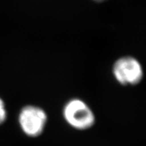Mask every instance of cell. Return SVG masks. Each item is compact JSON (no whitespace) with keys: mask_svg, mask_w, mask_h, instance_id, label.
<instances>
[{"mask_svg":"<svg viewBox=\"0 0 146 146\" xmlns=\"http://www.w3.org/2000/svg\"><path fill=\"white\" fill-rule=\"evenodd\" d=\"M7 112L5 109V106L3 101L0 98V125L3 124L6 120Z\"/></svg>","mask_w":146,"mask_h":146,"instance_id":"277c9868","label":"cell"},{"mask_svg":"<svg viewBox=\"0 0 146 146\" xmlns=\"http://www.w3.org/2000/svg\"><path fill=\"white\" fill-rule=\"evenodd\" d=\"M47 115L41 108L35 105L23 107L18 114V123L23 132L30 137H37L45 130Z\"/></svg>","mask_w":146,"mask_h":146,"instance_id":"7a4b0ae2","label":"cell"},{"mask_svg":"<svg viewBox=\"0 0 146 146\" xmlns=\"http://www.w3.org/2000/svg\"><path fill=\"white\" fill-rule=\"evenodd\" d=\"M95 1H104V0H95Z\"/></svg>","mask_w":146,"mask_h":146,"instance_id":"5b68a950","label":"cell"},{"mask_svg":"<svg viewBox=\"0 0 146 146\" xmlns=\"http://www.w3.org/2000/svg\"><path fill=\"white\" fill-rule=\"evenodd\" d=\"M112 72L115 79L124 86L137 85L143 76L141 64L131 56H125L116 60L113 66Z\"/></svg>","mask_w":146,"mask_h":146,"instance_id":"3957f363","label":"cell"},{"mask_svg":"<svg viewBox=\"0 0 146 146\" xmlns=\"http://www.w3.org/2000/svg\"><path fill=\"white\" fill-rule=\"evenodd\" d=\"M62 115L66 123L76 130H88L96 123L92 109L86 102L78 98L71 99L66 103Z\"/></svg>","mask_w":146,"mask_h":146,"instance_id":"6da1fadb","label":"cell"}]
</instances>
